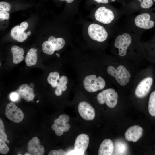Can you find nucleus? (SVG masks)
Returning <instances> with one entry per match:
<instances>
[{
  "label": "nucleus",
  "instance_id": "obj_17",
  "mask_svg": "<svg viewBox=\"0 0 155 155\" xmlns=\"http://www.w3.org/2000/svg\"><path fill=\"white\" fill-rule=\"evenodd\" d=\"M12 54L13 62L17 64L21 62L24 59L23 55L24 51L23 49L16 45H13L11 48Z\"/></svg>",
  "mask_w": 155,
  "mask_h": 155
},
{
  "label": "nucleus",
  "instance_id": "obj_10",
  "mask_svg": "<svg viewBox=\"0 0 155 155\" xmlns=\"http://www.w3.org/2000/svg\"><path fill=\"white\" fill-rule=\"evenodd\" d=\"M78 108L80 115L84 119L88 121L92 120L95 118V110L88 102H81L79 104Z\"/></svg>",
  "mask_w": 155,
  "mask_h": 155
},
{
  "label": "nucleus",
  "instance_id": "obj_20",
  "mask_svg": "<svg viewBox=\"0 0 155 155\" xmlns=\"http://www.w3.org/2000/svg\"><path fill=\"white\" fill-rule=\"evenodd\" d=\"M59 76V73L57 72H51L49 74L47 80L49 83L52 87L55 88L57 86L60 78Z\"/></svg>",
  "mask_w": 155,
  "mask_h": 155
},
{
  "label": "nucleus",
  "instance_id": "obj_42",
  "mask_svg": "<svg viewBox=\"0 0 155 155\" xmlns=\"http://www.w3.org/2000/svg\"><path fill=\"white\" fill-rule=\"evenodd\" d=\"M31 32L30 31L26 33L28 36H29L31 34Z\"/></svg>",
  "mask_w": 155,
  "mask_h": 155
},
{
  "label": "nucleus",
  "instance_id": "obj_26",
  "mask_svg": "<svg viewBox=\"0 0 155 155\" xmlns=\"http://www.w3.org/2000/svg\"><path fill=\"white\" fill-rule=\"evenodd\" d=\"M19 89L22 90L27 92L30 95L31 98V101L32 100L34 97L33 88L26 84H24L21 85L19 87Z\"/></svg>",
  "mask_w": 155,
  "mask_h": 155
},
{
  "label": "nucleus",
  "instance_id": "obj_36",
  "mask_svg": "<svg viewBox=\"0 0 155 155\" xmlns=\"http://www.w3.org/2000/svg\"><path fill=\"white\" fill-rule=\"evenodd\" d=\"M20 26L21 28L24 31H25L28 26V23L25 21H24L20 24Z\"/></svg>",
  "mask_w": 155,
  "mask_h": 155
},
{
  "label": "nucleus",
  "instance_id": "obj_43",
  "mask_svg": "<svg viewBox=\"0 0 155 155\" xmlns=\"http://www.w3.org/2000/svg\"><path fill=\"white\" fill-rule=\"evenodd\" d=\"M25 155H30V154L29 153H26L24 154Z\"/></svg>",
  "mask_w": 155,
  "mask_h": 155
},
{
  "label": "nucleus",
  "instance_id": "obj_32",
  "mask_svg": "<svg viewBox=\"0 0 155 155\" xmlns=\"http://www.w3.org/2000/svg\"><path fill=\"white\" fill-rule=\"evenodd\" d=\"M1 20H8L9 18V15L7 11H0Z\"/></svg>",
  "mask_w": 155,
  "mask_h": 155
},
{
  "label": "nucleus",
  "instance_id": "obj_30",
  "mask_svg": "<svg viewBox=\"0 0 155 155\" xmlns=\"http://www.w3.org/2000/svg\"><path fill=\"white\" fill-rule=\"evenodd\" d=\"M11 9V5L8 3L4 1L0 2V10L9 11Z\"/></svg>",
  "mask_w": 155,
  "mask_h": 155
},
{
  "label": "nucleus",
  "instance_id": "obj_27",
  "mask_svg": "<svg viewBox=\"0 0 155 155\" xmlns=\"http://www.w3.org/2000/svg\"><path fill=\"white\" fill-rule=\"evenodd\" d=\"M0 139L4 142L7 140V135L5 132L4 125L2 119H0Z\"/></svg>",
  "mask_w": 155,
  "mask_h": 155
},
{
  "label": "nucleus",
  "instance_id": "obj_38",
  "mask_svg": "<svg viewBox=\"0 0 155 155\" xmlns=\"http://www.w3.org/2000/svg\"><path fill=\"white\" fill-rule=\"evenodd\" d=\"M59 125H58L54 123L51 126V129L53 131H55L58 128Z\"/></svg>",
  "mask_w": 155,
  "mask_h": 155
},
{
  "label": "nucleus",
  "instance_id": "obj_14",
  "mask_svg": "<svg viewBox=\"0 0 155 155\" xmlns=\"http://www.w3.org/2000/svg\"><path fill=\"white\" fill-rule=\"evenodd\" d=\"M114 145L110 139H105L100 144L98 150L99 155H111L113 154Z\"/></svg>",
  "mask_w": 155,
  "mask_h": 155
},
{
  "label": "nucleus",
  "instance_id": "obj_24",
  "mask_svg": "<svg viewBox=\"0 0 155 155\" xmlns=\"http://www.w3.org/2000/svg\"><path fill=\"white\" fill-rule=\"evenodd\" d=\"M15 92L18 94L20 97L26 101L29 102L31 101V95L27 92L19 89H17Z\"/></svg>",
  "mask_w": 155,
  "mask_h": 155
},
{
  "label": "nucleus",
  "instance_id": "obj_29",
  "mask_svg": "<svg viewBox=\"0 0 155 155\" xmlns=\"http://www.w3.org/2000/svg\"><path fill=\"white\" fill-rule=\"evenodd\" d=\"M141 3V7L144 9L148 8L152 6L153 4L152 0H138Z\"/></svg>",
  "mask_w": 155,
  "mask_h": 155
},
{
  "label": "nucleus",
  "instance_id": "obj_44",
  "mask_svg": "<svg viewBox=\"0 0 155 155\" xmlns=\"http://www.w3.org/2000/svg\"><path fill=\"white\" fill-rule=\"evenodd\" d=\"M6 142L8 143H9V141H8V140H6Z\"/></svg>",
  "mask_w": 155,
  "mask_h": 155
},
{
  "label": "nucleus",
  "instance_id": "obj_19",
  "mask_svg": "<svg viewBox=\"0 0 155 155\" xmlns=\"http://www.w3.org/2000/svg\"><path fill=\"white\" fill-rule=\"evenodd\" d=\"M48 41L51 43L55 51L59 50L62 49L65 44V41L63 38H56L52 36L49 37Z\"/></svg>",
  "mask_w": 155,
  "mask_h": 155
},
{
  "label": "nucleus",
  "instance_id": "obj_46",
  "mask_svg": "<svg viewBox=\"0 0 155 155\" xmlns=\"http://www.w3.org/2000/svg\"><path fill=\"white\" fill-rule=\"evenodd\" d=\"M154 1H155V0H154Z\"/></svg>",
  "mask_w": 155,
  "mask_h": 155
},
{
  "label": "nucleus",
  "instance_id": "obj_2",
  "mask_svg": "<svg viewBox=\"0 0 155 155\" xmlns=\"http://www.w3.org/2000/svg\"><path fill=\"white\" fill-rule=\"evenodd\" d=\"M108 73L114 77L118 83L122 86H124L129 82L131 74L124 66H119L117 69L114 67L110 66L107 68Z\"/></svg>",
  "mask_w": 155,
  "mask_h": 155
},
{
  "label": "nucleus",
  "instance_id": "obj_37",
  "mask_svg": "<svg viewBox=\"0 0 155 155\" xmlns=\"http://www.w3.org/2000/svg\"><path fill=\"white\" fill-rule=\"evenodd\" d=\"M55 94L57 96L61 95L62 93V91L60 89L56 88L55 90Z\"/></svg>",
  "mask_w": 155,
  "mask_h": 155
},
{
  "label": "nucleus",
  "instance_id": "obj_23",
  "mask_svg": "<svg viewBox=\"0 0 155 155\" xmlns=\"http://www.w3.org/2000/svg\"><path fill=\"white\" fill-rule=\"evenodd\" d=\"M68 82L67 77L65 75L62 76L59 80L56 88L60 89L62 91H65L67 88V84Z\"/></svg>",
  "mask_w": 155,
  "mask_h": 155
},
{
  "label": "nucleus",
  "instance_id": "obj_4",
  "mask_svg": "<svg viewBox=\"0 0 155 155\" xmlns=\"http://www.w3.org/2000/svg\"><path fill=\"white\" fill-rule=\"evenodd\" d=\"M88 33L91 39L99 42L104 41L108 36L107 32L103 26L94 23L89 26Z\"/></svg>",
  "mask_w": 155,
  "mask_h": 155
},
{
  "label": "nucleus",
  "instance_id": "obj_45",
  "mask_svg": "<svg viewBox=\"0 0 155 155\" xmlns=\"http://www.w3.org/2000/svg\"><path fill=\"white\" fill-rule=\"evenodd\" d=\"M39 102V101L38 100H37V101H36V102H37V103H38V102Z\"/></svg>",
  "mask_w": 155,
  "mask_h": 155
},
{
  "label": "nucleus",
  "instance_id": "obj_9",
  "mask_svg": "<svg viewBox=\"0 0 155 155\" xmlns=\"http://www.w3.org/2000/svg\"><path fill=\"white\" fill-rule=\"evenodd\" d=\"M153 83V79L151 77H146L143 79L137 86L135 94L138 98L145 96L149 92Z\"/></svg>",
  "mask_w": 155,
  "mask_h": 155
},
{
  "label": "nucleus",
  "instance_id": "obj_8",
  "mask_svg": "<svg viewBox=\"0 0 155 155\" xmlns=\"http://www.w3.org/2000/svg\"><path fill=\"white\" fill-rule=\"evenodd\" d=\"M96 20L104 24L110 23L114 18V14L111 10L104 7L98 8L95 13Z\"/></svg>",
  "mask_w": 155,
  "mask_h": 155
},
{
  "label": "nucleus",
  "instance_id": "obj_35",
  "mask_svg": "<svg viewBox=\"0 0 155 155\" xmlns=\"http://www.w3.org/2000/svg\"><path fill=\"white\" fill-rule=\"evenodd\" d=\"M63 132L60 126L59 125V126L58 128L55 131V133L57 135L60 136L63 134Z\"/></svg>",
  "mask_w": 155,
  "mask_h": 155
},
{
  "label": "nucleus",
  "instance_id": "obj_21",
  "mask_svg": "<svg viewBox=\"0 0 155 155\" xmlns=\"http://www.w3.org/2000/svg\"><path fill=\"white\" fill-rule=\"evenodd\" d=\"M148 110L150 114L155 117V91L151 94L149 100Z\"/></svg>",
  "mask_w": 155,
  "mask_h": 155
},
{
  "label": "nucleus",
  "instance_id": "obj_22",
  "mask_svg": "<svg viewBox=\"0 0 155 155\" xmlns=\"http://www.w3.org/2000/svg\"><path fill=\"white\" fill-rule=\"evenodd\" d=\"M42 48L44 52L48 55L53 54L55 51L52 44L48 41H45L43 43Z\"/></svg>",
  "mask_w": 155,
  "mask_h": 155
},
{
  "label": "nucleus",
  "instance_id": "obj_34",
  "mask_svg": "<svg viewBox=\"0 0 155 155\" xmlns=\"http://www.w3.org/2000/svg\"><path fill=\"white\" fill-rule=\"evenodd\" d=\"M60 126L64 132L68 131L71 127L70 125L67 123L61 125Z\"/></svg>",
  "mask_w": 155,
  "mask_h": 155
},
{
  "label": "nucleus",
  "instance_id": "obj_39",
  "mask_svg": "<svg viewBox=\"0 0 155 155\" xmlns=\"http://www.w3.org/2000/svg\"><path fill=\"white\" fill-rule=\"evenodd\" d=\"M94 1L98 3H107L108 2V0H94Z\"/></svg>",
  "mask_w": 155,
  "mask_h": 155
},
{
  "label": "nucleus",
  "instance_id": "obj_11",
  "mask_svg": "<svg viewBox=\"0 0 155 155\" xmlns=\"http://www.w3.org/2000/svg\"><path fill=\"white\" fill-rule=\"evenodd\" d=\"M150 15L144 13L137 16L135 18L134 22L137 27L145 29L152 28L154 25V22L150 20Z\"/></svg>",
  "mask_w": 155,
  "mask_h": 155
},
{
  "label": "nucleus",
  "instance_id": "obj_7",
  "mask_svg": "<svg viewBox=\"0 0 155 155\" xmlns=\"http://www.w3.org/2000/svg\"><path fill=\"white\" fill-rule=\"evenodd\" d=\"M5 113L9 120L16 123L21 122L24 117V113L13 102L9 103L7 105Z\"/></svg>",
  "mask_w": 155,
  "mask_h": 155
},
{
  "label": "nucleus",
  "instance_id": "obj_33",
  "mask_svg": "<svg viewBox=\"0 0 155 155\" xmlns=\"http://www.w3.org/2000/svg\"><path fill=\"white\" fill-rule=\"evenodd\" d=\"M11 100L13 102L17 101L19 99V96L15 92L12 93L10 95Z\"/></svg>",
  "mask_w": 155,
  "mask_h": 155
},
{
  "label": "nucleus",
  "instance_id": "obj_40",
  "mask_svg": "<svg viewBox=\"0 0 155 155\" xmlns=\"http://www.w3.org/2000/svg\"><path fill=\"white\" fill-rule=\"evenodd\" d=\"M74 1V0H66V1L68 3H71L72 2Z\"/></svg>",
  "mask_w": 155,
  "mask_h": 155
},
{
  "label": "nucleus",
  "instance_id": "obj_15",
  "mask_svg": "<svg viewBox=\"0 0 155 155\" xmlns=\"http://www.w3.org/2000/svg\"><path fill=\"white\" fill-rule=\"evenodd\" d=\"M20 26L17 25L12 29L10 34L12 37L14 39L20 42H22L26 40L28 35Z\"/></svg>",
  "mask_w": 155,
  "mask_h": 155
},
{
  "label": "nucleus",
  "instance_id": "obj_18",
  "mask_svg": "<svg viewBox=\"0 0 155 155\" xmlns=\"http://www.w3.org/2000/svg\"><path fill=\"white\" fill-rule=\"evenodd\" d=\"M37 51L36 49L31 48L28 51L25 59L27 66L34 65L36 64L37 60Z\"/></svg>",
  "mask_w": 155,
  "mask_h": 155
},
{
  "label": "nucleus",
  "instance_id": "obj_28",
  "mask_svg": "<svg viewBox=\"0 0 155 155\" xmlns=\"http://www.w3.org/2000/svg\"><path fill=\"white\" fill-rule=\"evenodd\" d=\"M9 150V149L5 142L0 139V153L3 154H7Z\"/></svg>",
  "mask_w": 155,
  "mask_h": 155
},
{
  "label": "nucleus",
  "instance_id": "obj_31",
  "mask_svg": "<svg viewBox=\"0 0 155 155\" xmlns=\"http://www.w3.org/2000/svg\"><path fill=\"white\" fill-rule=\"evenodd\" d=\"M66 152L62 149L58 150H53L49 152L48 155H67Z\"/></svg>",
  "mask_w": 155,
  "mask_h": 155
},
{
  "label": "nucleus",
  "instance_id": "obj_16",
  "mask_svg": "<svg viewBox=\"0 0 155 155\" xmlns=\"http://www.w3.org/2000/svg\"><path fill=\"white\" fill-rule=\"evenodd\" d=\"M114 149L113 154L125 155L128 151V146L127 143L124 141L118 140L116 141L114 143Z\"/></svg>",
  "mask_w": 155,
  "mask_h": 155
},
{
  "label": "nucleus",
  "instance_id": "obj_5",
  "mask_svg": "<svg viewBox=\"0 0 155 155\" xmlns=\"http://www.w3.org/2000/svg\"><path fill=\"white\" fill-rule=\"evenodd\" d=\"M132 38L128 33H124L118 36L114 42L115 47L118 49L119 55L121 56H125L127 53V48L131 44Z\"/></svg>",
  "mask_w": 155,
  "mask_h": 155
},
{
  "label": "nucleus",
  "instance_id": "obj_3",
  "mask_svg": "<svg viewBox=\"0 0 155 155\" xmlns=\"http://www.w3.org/2000/svg\"><path fill=\"white\" fill-rule=\"evenodd\" d=\"M118 94L113 88L103 90L97 95V99L100 104L105 103L109 107H114L117 102Z\"/></svg>",
  "mask_w": 155,
  "mask_h": 155
},
{
  "label": "nucleus",
  "instance_id": "obj_1",
  "mask_svg": "<svg viewBox=\"0 0 155 155\" xmlns=\"http://www.w3.org/2000/svg\"><path fill=\"white\" fill-rule=\"evenodd\" d=\"M82 84L85 89L89 92H94L103 89L105 86V82L100 76L97 77L92 74L86 76L84 78Z\"/></svg>",
  "mask_w": 155,
  "mask_h": 155
},
{
  "label": "nucleus",
  "instance_id": "obj_41",
  "mask_svg": "<svg viewBox=\"0 0 155 155\" xmlns=\"http://www.w3.org/2000/svg\"><path fill=\"white\" fill-rule=\"evenodd\" d=\"M30 86L33 88L34 87V84L32 83H30Z\"/></svg>",
  "mask_w": 155,
  "mask_h": 155
},
{
  "label": "nucleus",
  "instance_id": "obj_25",
  "mask_svg": "<svg viewBox=\"0 0 155 155\" xmlns=\"http://www.w3.org/2000/svg\"><path fill=\"white\" fill-rule=\"evenodd\" d=\"M69 119V117L67 115L62 114L54 120V123L58 125H61L68 122Z\"/></svg>",
  "mask_w": 155,
  "mask_h": 155
},
{
  "label": "nucleus",
  "instance_id": "obj_6",
  "mask_svg": "<svg viewBox=\"0 0 155 155\" xmlns=\"http://www.w3.org/2000/svg\"><path fill=\"white\" fill-rule=\"evenodd\" d=\"M89 137L86 134H82L79 135L75 139L74 150L68 154L84 155L88 146Z\"/></svg>",
  "mask_w": 155,
  "mask_h": 155
},
{
  "label": "nucleus",
  "instance_id": "obj_13",
  "mask_svg": "<svg viewBox=\"0 0 155 155\" xmlns=\"http://www.w3.org/2000/svg\"><path fill=\"white\" fill-rule=\"evenodd\" d=\"M143 129L140 126L135 125L129 128L125 133L124 136L128 141L137 142L141 137Z\"/></svg>",
  "mask_w": 155,
  "mask_h": 155
},
{
  "label": "nucleus",
  "instance_id": "obj_12",
  "mask_svg": "<svg viewBox=\"0 0 155 155\" xmlns=\"http://www.w3.org/2000/svg\"><path fill=\"white\" fill-rule=\"evenodd\" d=\"M40 144V141L36 137H33L29 141L27 150L30 155H43L44 154V148Z\"/></svg>",
  "mask_w": 155,
  "mask_h": 155
}]
</instances>
